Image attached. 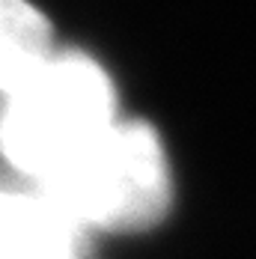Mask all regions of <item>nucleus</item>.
Listing matches in <instances>:
<instances>
[{
	"label": "nucleus",
	"mask_w": 256,
	"mask_h": 259,
	"mask_svg": "<svg viewBox=\"0 0 256 259\" xmlns=\"http://www.w3.org/2000/svg\"><path fill=\"white\" fill-rule=\"evenodd\" d=\"M51 57L48 18L30 0H0V93H15Z\"/></svg>",
	"instance_id": "20e7f679"
},
{
	"label": "nucleus",
	"mask_w": 256,
	"mask_h": 259,
	"mask_svg": "<svg viewBox=\"0 0 256 259\" xmlns=\"http://www.w3.org/2000/svg\"><path fill=\"white\" fill-rule=\"evenodd\" d=\"M0 259H83V233L36 191H0Z\"/></svg>",
	"instance_id": "7ed1b4c3"
},
{
	"label": "nucleus",
	"mask_w": 256,
	"mask_h": 259,
	"mask_svg": "<svg viewBox=\"0 0 256 259\" xmlns=\"http://www.w3.org/2000/svg\"><path fill=\"white\" fill-rule=\"evenodd\" d=\"M30 191L83 235L143 233L170 208V158L152 125L116 119L69 170Z\"/></svg>",
	"instance_id": "f03ea898"
},
{
	"label": "nucleus",
	"mask_w": 256,
	"mask_h": 259,
	"mask_svg": "<svg viewBox=\"0 0 256 259\" xmlns=\"http://www.w3.org/2000/svg\"><path fill=\"white\" fill-rule=\"evenodd\" d=\"M116 119L113 83L102 66L83 54H54L6 96L0 155L33 188H42L69 170Z\"/></svg>",
	"instance_id": "f257e3e1"
}]
</instances>
